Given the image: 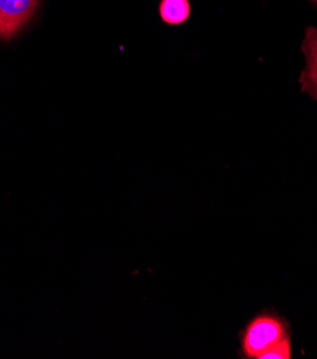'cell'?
Listing matches in <instances>:
<instances>
[{"instance_id":"obj_1","label":"cell","mask_w":317,"mask_h":359,"mask_svg":"<svg viewBox=\"0 0 317 359\" xmlns=\"http://www.w3.org/2000/svg\"><path fill=\"white\" fill-rule=\"evenodd\" d=\"M286 337L283 320L272 313H262L256 316L243 332V353L248 358H260L269 348Z\"/></svg>"},{"instance_id":"obj_2","label":"cell","mask_w":317,"mask_h":359,"mask_svg":"<svg viewBox=\"0 0 317 359\" xmlns=\"http://www.w3.org/2000/svg\"><path fill=\"white\" fill-rule=\"evenodd\" d=\"M39 0H0V38L9 39L33 16Z\"/></svg>"},{"instance_id":"obj_3","label":"cell","mask_w":317,"mask_h":359,"mask_svg":"<svg viewBox=\"0 0 317 359\" xmlns=\"http://www.w3.org/2000/svg\"><path fill=\"white\" fill-rule=\"evenodd\" d=\"M303 52L306 55V69L300 78L302 88L317 100V27L306 30Z\"/></svg>"},{"instance_id":"obj_4","label":"cell","mask_w":317,"mask_h":359,"mask_svg":"<svg viewBox=\"0 0 317 359\" xmlns=\"http://www.w3.org/2000/svg\"><path fill=\"white\" fill-rule=\"evenodd\" d=\"M190 5L188 0H162L160 16L169 25H181L188 20Z\"/></svg>"},{"instance_id":"obj_5","label":"cell","mask_w":317,"mask_h":359,"mask_svg":"<svg viewBox=\"0 0 317 359\" xmlns=\"http://www.w3.org/2000/svg\"><path fill=\"white\" fill-rule=\"evenodd\" d=\"M290 358V341L289 337L269 348L259 359H289Z\"/></svg>"},{"instance_id":"obj_6","label":"cell","mask_w":317,"mask_h":359,"mask_svg":"<svg viewBox=\"0 0 317 359\" xmlns=\"http://www.w3.org/2000/svg\"><path fill=\"white\" fill-rule=\"evenodd\" d=\"M314 2H317V0H314Z\"/></svg>"}]
</instances>
